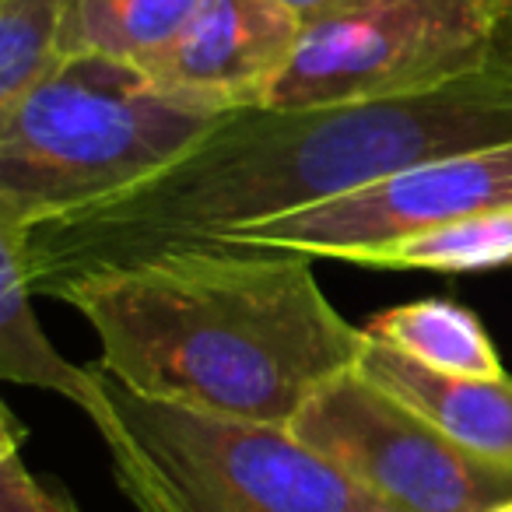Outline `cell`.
Wrapping results in <instances>:
<instances>
[{
	"label": "cell",
	"instance_id": "1",
	"mask_svg": "<svg viewBox=\"0 0 512 512\" xmlns=\"http://www.w3.org/2000/svg\"><path fill=\"white\" fill-rule=\"evenodd\" d=\"M512 144V57L411 99L232 109L197 148L99 207L8 232L32 295L99 267L306 211L428 158Z\"/></svg>",
	"mask_w": 512,
	"mask_h": 512
},
{
	"label": "cell",
	"instance_id": "2",
	"mask_svg": "<svg viewBox=\"0 0 512 512\" xmlns=\"http://www.w3.org/2000/svg\"><path fill=\"white\" fill-rule=\"evenodd\" d=\"M50 299L92 323L99 369L123 390L253 425L288 428L365 348L313 260L274 249L179 246L78 274Z\"/></svg>",
	"mask_w": 512,
	"mask_h": 512
},
{
	"label": "cell",
	"instance_id": "3",
	"mask_svg": "<svg viewBox=\"0 0 512 512\" xmlns=\"http://www.w3.org/2000/svg\"><path fill=\"white\" fill-rule=\"evenodd\" d=\"M232 109L169 92L144 67L74 53L0 106V228L29 232L144 186Z\"/></svg>",
	"mask_w": 512,
	"mask_h": 512
},
{
	"label": "cell",
	"instance_id": "4",
	"mask_svg": "<svg viewBox=\"0 0 512 512\" xmlns=\"http://www.w3.org/2000/svg\"><path fill=\"white\" fill-rule=\"evenodd\" d=\"M106 386V446L137 512H397L288 428L137 397L109 376Z\"/></svg>",
	"mask_w": 512,
	"mask_h": 512
},
{
	"label": "cell",
	"instance_id": "5",
	"mask_svg": "<svg viewBox=\"0 0 512 512\" xmlns=\"http://www.w3.org/2000/svg\"><path fill=\"white\" fill-rule=\"evenodd\" d=\"M505 57L509 18L498 0H330L302 22L299 46L260 106L411 99Z\"/></svg>",
	"mask_w": 512,
	"mask_h": 512
},
{
	"label": "cell",
	"instance_id": "6",
	"mask_svg": "<svg viewBox=\"0 0 512 512\" xmlns=\"http://www.w3.org/2000/svg\"><path fill=\"white\" fill-rule=\"evenodd\" d=\"M288 432L397 512H495L512 470L463 449L362 369L327 379Z\"/></svg>",
	"mask_w": 512,
	"mask_h": 512
},
{
	"label": "cell",
	"instance_id": "7",
	"mask_svg": "<svg viewBox=\"0 0 512 512\" xmlns=\"http://www.w3.org/2000/svg\"><path fill=\"white\" fill-rule=\"evenodd\" d=\"M512 204V144L428 158L344 197L260 225L235 228L207 246L274 249L309 260L369 264L379 249L467 214Z\"/></svg>",
	"mask_w": 512,
	"mask_h": 512
},
{
	"label": "cell",
	"instance_id": "8",
	"mask_svg": "<svg viewBox=\"0 0 512 512\" xmlns=\"http://www.w3.org/2000/svg\"><path fill=\"white\" fill-rule=\"evenodd\" d=\"M302 22L281 0H200L148 74L169 92L218 109L260 106L292 60Z\"/></svg>",
	"mask_w": 512,
	"mask_h": 512
},
{
	"label": "cell",
	"instance_id": "9",
	"mask_svg": "<svg viewBox=\"0 0 512 512\" xmlns=\"http://www.w3.org/2000/svg\"><path fill=\"white\" fill-rule=\"evenodd\" d=\"M358 369L463 449L512 470V379L446 376L365 334Z\"/></svg>",
	"mask_w": 512,
	"mask_h": 512
},
{
	"label": "cell",
	"instance_id": "10",
	"mask_svg": "<svg viewBox=\"0 0 512 512\" xmlns=\"http://www.w3.org/2000/svg\"><path fill=\"white\" fill-rule=\"evenodd\" d=\"M0 376L8 383L43 386L74 400L92 418L102 439L116 428V411L102 369H81L67 362L32 313V292L22 274V260L8 235H0Z\"/></svg>",
	"mask_w": 512,
	"mask_h": 512
},
{
	"label": "cell",
	"instance_id": "11",
	"mask_svg": "<svg viewBox=\"0 0 512 512\" xmlns=\"http://www.w3.org/2000/svg\"><path fill=\"white\" fill-rule=\"evenodd\" d=\"M365 334L421 362L425 369L446 372V376H505L488 330L470 309L456 306V302L425 299L386 309L365 327Z\"/></svg>",
	"mask_w": 512,
	"mask_h": 512
},
{
	"label": "cell",
	"instance_id": "12",
	"mask_svg": "<svg viewBox=\"0 0 512 512\" xmlns=\"http://www.w3.org/2000/svg\"><path fill=\"white\" fill-rule=\"evenodd\" d=\"M78 53V0H0V106Z\"/></svg>",
	"mask_w": 512,
	"mask_h": 512
},
{
	"label": "cell",
	"instance_id": "13",
	"mask_svg": "<svg viewBox=\"0 0 512 512\" xmlns=\"http://www.w3.org/2000/svg\"><path fill=\"white\" fill-rule=\"evenodd\" d=\"M505 264H512V204L467 214V218L449 221L432 232L407 235V239L379 249L365 267L463 274Z\"/></svg>",
	"mask_w": 512,
	"mask_h": 512
},
{
	"label": "cell",
	"instance_id": "14",
	"mask_svg": "<svg viewBox=\"0 0 512 512\" xmlns=\"http://www.w3.org/2000/svg\"><path fill=\"white\" fill-rule=\"evenodd\" d=\"M200 0H78V53L148 71L183 32Z\"/></svg>",
	"mask_w": 512,
	"mask_h": 512
},
{
	"label": "cell",
	"instance_id": "15",
	"mask_svg": "<svg viewBox=\"0 0 512 512\" xmlns=\"http://www.w3.org/2000/svg\"><path fill=\"white\" fill-rule=\"evenodd\" d=\"M0 512H78L64 484L39 477L22 460V428L4 411V439H0Z\"/></svg>",
	"mask_w": 512,
	"mask_h": 512
},
{
	"label": "cell",
	"instance_id": "16",
	"mask_svg": "<svg viewBox=\"0 0 512 512\" xmlns=\"http://www.w3.org/2000/svg\"><path fill=\"white\" fill-rule=\"evenodd\" d=\"M281 4H288V8L299 11L302 18H309V15H316L320 8H327L330 0H281Z\"/></svg>",
	"mask_w": 512,
	"mask_h": 512
},
{
	"label": "cell",
	"instance_id": "17",
	"mask_svg": "<svg viewBox=\"0 0 512 512\" xmlns=\"http://www.w3.org/2000/svg\"><path fill=\"white\" fill-rule=\"evenodd\" d=\"M505 8V18H509V53H512V0H498Z\"/></svg>",
	"mask_w": 512,
	"mask_h": 512
},
{
	"label": "cell",
	"instance_id": "18",
	"mask_svg": "<svg viewBox=\"0 0 512 512\" xmlns=\"http://www.w3.org/2000/svg\"><path fill=\"white\" fill-rule=\"evenodd\" d=\"M495 512H512V498H509V502H505V505H498Z\"/></svg>",
	"mask_w": 512,
	"mask_h": 512
}]
</instances>
